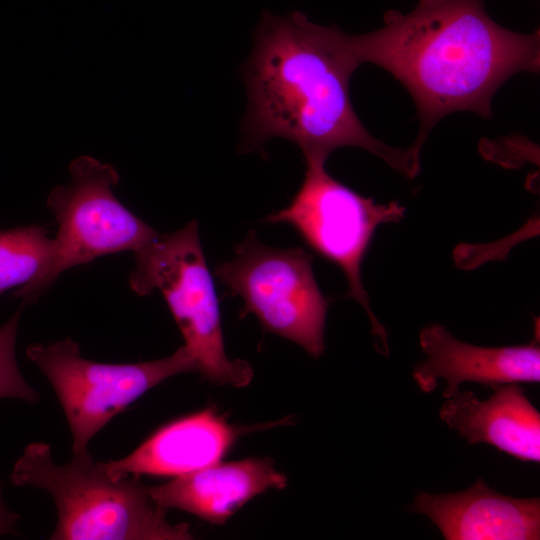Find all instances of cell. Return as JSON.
<instances>
[{
	"instance_id": "cell-1",
	"label": "cell",
	"mask_w": 540,
	"mask_h": 540,
	"mask_svg": "<svg viewBox=\"0 0 540 540\" xmlns=\"http://www.w3.org/2000/svg\"><path fill=\"white\" fill-rule=\"evenodd\" d=\"M360 65L350 35L300 12H264L247 63L248 148L279 137L295 143L306 161L325 162L336 149L362 148L407 178L420 171V152L372 136L351 103L349 83Z\"/></svg>"
},
{
	"instance_id": "cell-2",
	"label": "cell",
	"mask_w": 540,
	"mask_h": 540,
	"mask_svg": "<svg viewBox=\"0 0 540 540\" xmlns=\"http://www.w3.org/2000/svg\"><path fill=\"white\" fill-rule=\"evenodd\" d=\"M540 37L497 24L483 0L419 2L409 13L389 11L377 30L350 35L360 64L394 76L416 105L422 149L432 127L456 111L489 118L493 95L518 72H538Z\"/></svg>"
},
{
	"instance_id": "cell-3",
	"label": "cell",
	"mask_w": 540,
	"mask_h": 540,
	"mask_svg": "<svg viewBox=\"0 0 540 540\" xmlns=\"http://www.w3.org/2000/svg\"><path fill=\"white\" fill-rule=\"evenodd\" d=\"M10 480L51 496L57 511L51 540L193 538L189 525L168 520L167 509L153 499L149 486L131 476L111 477L88 450L58 464L50 445L32 442L15 462Z\"/></svg>"
},
{
	"instance_id": "cell-4",
	"label": "cell",
	"mask_w": 540,
	"mask_h": 540,
	"mask_svg": "<svg viewBox=\"0 0 540 540\" xmlns=\"http://www.w3.org/2000/svg\"><path fill=\"white\" fill-rule=\"evenodd\" d=\"M128 282L137 295L164 297L192 355L196 371L209 381L234 387L249 384L252 367L225 350L219 301L203 252L196 220L161 235L134 252Z\"/></svg>"
},
{
	"instance_id": "cell-5",
	"label": "cell",
	"mask_w": 540,
	"mask_h": 540,
	"mask_svg": "<svg viewBox=\"0 0 540 540\" xmlns=\"http://www.w3.org/2000/svg\"><path fill=\"white\" fill-rule=\"evenodd\" d=\"M69 172L70 182L54 187L46 201L57 223L50 264L37 282L15 291L26 304L35 302L66 270L105 255L134 253L159 236L114 194L120 178L114 166L82 155L70 163Z\"/></svg>"
},
{
	"instance_id": "cell-6",
	"label": "cell",
	"mask_w": 540,
	"mask_h": 540,
	"mask_svg": "<svg viewBox=\"0 0 540 540\" xmlns=\"http://www.w3.org/2000/svg\"><path fill=\"white\" fill-rule=\"evenodd\" d=\"M404 217L405 208L397 201L379 204L333 178L325 162L308 160L304 180L290 203L264 221L291 226L308 247L343 272L346 297L363 307L380 343L378 351L388 355L386 331L370 307L361 266L376 228Z\"/></svg>"
},
{
	"instance_id": "cell-7",
	"label": "cell",
	"mask_w": 540,
	"mask_h": 540,
	"mask_svg": "<svg viewBox=\"0 0 540 540\" xmlns=\"http://www.w3.org/2000/svg\"><path fill=\"white\" fill-rule=\"evenodd\" d=\"M215 275L228 294L239 296L242 315L254 314L262 327L301 346L318 358L325 349L328 300L312 269V256L302 248H274L255 232L235 247Z\"/></svg>"
},
{
	"instance_id": "cell-8",
	"label": "cell",
	"mask_w": 540,
	"mask_h": 540,
	"mask_svg": "<svg viewBox=\"0 0 540 540\" xmlns=\"http://www.w3.org/2000/svg\"><path fill=\"white\" fill-rule=\"evenodd\" d=\"M26 355L58 397L71 431L73 453L88 450L97 433L150 389L175 375L196 371L184 345L164 358L113 364L83 357L79 344L66 337L31 344Z\"/></svg>"
},
{
	"instance_id": "cell-9",
	"label": "cell",
	"mask_w": 540,
	"mask_h": 540,
	"mask_svg": "<svg viewBox=\"0 0 540 540\" xmlns=\"http://www.w3.org/2000/svg\"><path fill=\"white\" fill-rule=\"evenodd\" d=\"M426 359L415 365L412 376L425 393L433 392L439 379L449 398L463 382H475L492 389L508 383L540 382L539 332L527 344L482 347L462 342L444 326L433 323L419 334Z\"/></svg>"
},
{
	"instance_id": "cell-10",
	"label": "cell",
	"mask_w": 540,
	"mask_h": 540,
	"mask_svg": "<svg viewBox=\"0 0 540 540\" xmlns=\"http://www.w3.org/2000/svg\"><path fill=\"white\" fill-rule=\"evenodd\" d=\"M436 525L446 540H538L540 498H516L483 479L454 493L419 492L410 507Z\"/></svg>"
},
{
	"instance_id": "cell-11",
	"label": "cell",
	"mask_w": 540,
	"mask_h": 540,
	"mask_svg": "<svg viewBox=\"0 0 540 540\" xmlns=\"http://www.w3.org/2000/svg\"><path fill=\"white\" fill-rule=\"evenodd\" d=\"M242 432L208 408L163 425L127 456L102 465L113 478L177 477L219 462Z\"/></svg>"
},
{
	"instance_id": "cell-12",
	"label": "cell",
	"mask_w": 540,
	"mask_h": 540,
	"mask_svg": "<svg viewBox=\"0 0 540 540\" xmlns=\"http://www.w3.org/2000/svg\"><path fill=\"white\" fill-rule=\"evenodd\" d=\"M287 477L270 458L221 463L174 477L150 487L165 509H178L213 524H223L246 502L268 490H282Z\"/></svg>"
},
{
	"instance_id": "cell-13",
	"label": "cell",
	"mask_w": 540,
	"mask_h": 540,
	"mask_svg": "<svg viewBox=\"0 0 540 540\" xmlns=\"http://www.w3.org/2000/svg\"><path fill=\"white\" fill-rule=\"evenodd\" d=\"M520 383L493 388L486 400L458 389L442 404L440 419L469 444L487 443L523 462H540V414Z\"/></svg>"
},
{
	"instance_id": "cell-14",
	"label": "cell",
	"mask_w": 540,
	"mask_h": 540,
	"mask_svg": "<svg viewBox=\"0 0 540 540\" xmlns=\"http://www.w3.org/2000/svg\"><path fill=\"white\" fill-rule=\"evenodd\" d=\"M53 248V238L45 226L0 230V295L37 282L50 264Z\"/></svg>"
},
{
	"instance_id": "cell-15",
	"label": "cell",
	"mask_w": 540,
	"mask_h": 540,
	"mask_svg": "<svg viewBox=\"0 0 540 540\" xmlns=\"http://www.w3.org/2000/svg\"><path fill=\"white\" fill-rule=\"evenodd\" d=\"M26 305L22 301L13 315L0 326V399H17L34 404L39 401L40 392L24 379L15 351L18 327Z\"/></svg>"
},
{
	"instance_id": "cell-16",
	"label": "cell",
	"mask_w": 540,
	"mask_h": 540,
	"mask_svg": "<svg viewBox=\"0 0 540 540\" xmlns=\"http://www.w3.org/2000/svg\"><path fill=\"white\" fill-rule=\"evenodd\" d=\"M3 482L0 481V536L17 535V522L20 515L11 511L3 499Z\"/></svg>"
},
{
	"instance_id": "cell-17",
	"label": "cell",
	"mask_w": 540,
	"mask_h": 540,
	"mask_svg": "<svg viewBox=\"0 0 540 540\" xmlns=\"http://www.w3.org/2000/svg\"><path fill=\"white\" fill-rule=\"evenodd\" d=\"M433 1H437V0H419V2H433Z\"/></svg>"
}]
</instances>
